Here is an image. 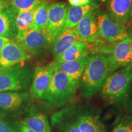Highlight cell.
Instances as JSON below:
<instances>
[{
  "label": "cell",
  "mask_w": 132,
  "mask_h": 132,
  "mask_svg": "<svg viewBox=\"0 0 132 132\" xmlns=\"http://www.w3.org/2000/svg\"><path fill=\"white\" fill-rule=\"evenodd\" d=\"M50 3H44L35 10L31 29L45 31L48 24V13Z\"/></svg>",
  "instance_id": "obj_22"
},
{
  "label": "cell",
  "mask_w": 132,
  "mask_h": 132,
  "mask_svg": "<svg viewBox=\"0 0 132 132\" xmlns=\"http://www.w3.org/2000/svg\"><path fill=\"white\" fill-rule=\"evenodd\" d=\"M97 4L95 3L82 6H69L67 7V15L64 28H72L89 12H92L96 9Z\"/></svg>",
  "instance_id": "obj_18"
},
{
  "label": "cell",
  "mask_w": 132,
  "mask_h": 132,
  "mask_svg": "<svg viewBox=\"0 0 132 132\" xmlns=\"http://www.w3.org/2000/svg\"><path fill=\"white\" fill-rule=\"evenodd\" d=\"M21 123L35 132H51L48 119L41 112H31Z\"/></svg>",
  "instance_id": "obj_19"
},
{
  "label": "cell",
  "mask_w": 132,
  "mask_h": 132,
  "mask_svg": "<svg viewBox=\"0 0 132 132\" xmlns=\"http://www.w3.org/2000/svg\"><path fill=\"white\" fill-rule=\"evenodd\" d=\"M113 132H132V116H123L118 118Z\"/></svg>",
  "instance_id": "obj_24"
},
{
  "label": "cell",
  "mask_w": 132,
  "mask_h": 132,
  "mask_svg": "<svg viewBox=\"0 0 132 132\" xmlns=\"http://www.w3.org/2000/svg\"><path fill=\"white\" fill-rule=\"evenodd\" d=\"M19 128L20 132H35L21 123L19 125Z\"/></svg>",
  "instance_id": "obj_29"
},
{
  "label": "cell",
  "mask_w": 132,
  "mask_h": 132,
  "mask_svg": "<svg viewBox=\"0 0 132 132\" xmlns=\"http://www.w3.org/2000/svg\"><path fill=\"white\" fill-rule=\"evenodd\" d=\"M132 0H106V10L112 20L125 26L130 18Z\"/></svg>",
  "instance_id": "obj_12"
},
{
  "label": "cell",
  "mask_w": 132,
  "mask_h": 132,
  "mask_svg": "<svg viewBox=\"0 0 132 132\" xmlns=\"http://www.w3.org/2000/svg\"><path fill=\"white\" fill-rule=\"evenodd\" d=\"M0 132H19L7 120L0 117Z\"/></svg>",
  "instance_id": "obj_25"
},
{
  "label": "cell",
  "mask_w": 132,
  "mask_h": 132,
  "mask_svg": "<svg viewBox=\"0 0 132 132\" xmlns=\"http://www.w3.org/2000/svg\"><path fill=\"white\" fill-rule=\"evenodd\" d=\"M31 54H38L42 53L50 44L45 31L30 29L24 34L14 39Z\"/></svg>",
  "instance_id": "obj_8"
},
{
  "label": "cell",
  "mask_w": 132,
  "mask_h": 132,
  "mask_svg": "<svg viewBox=\"0 0 132 132\" xmlns=\"http://www.w3.org/2000/svg\"><path fill=\"white\" fill-rule=\"evenodd\" d=\"M33 73L23 63L0 67V92H21L32 81Z\"/></svg>",
  "instance_id": "obj_4"
},
{
  "label": "cell",
  "mask_w": 132,
  "mask_h": 132,
  "mask_svg": "<svg viewBox=\"0 0 132 132\" xmlns=\"http://www.w3.org/2000/svg\"><path fill=\"white\" fill-rule=\"evenodd\" d=\"M80 1V6H85L90 3V0H79Z\"/></svg>",
  "instance_id": "obj_33"
},
{
  "label": "cell",
  "mask_w": 132,
  "mask_h": 132,
  "mask_svg": "<svg viewBox=\"0 0 132 132\" xmlns=\"http://www.w3.org/2000/svg\"><path fill=\"white\" fill-rule=\"evenodd\" d=\"M78 37L74 34L72 29L64 28L52 40V54L54 57L56 59L67 50L75 41Z\"/></svg>",
  "instance_id": "obj_15"
},
{
  "label": "cell",
  "mask_w": 132,
  "mask_h": 132,
  "mask_svg": "<svg viewBox=\"0 0 132 132\" xmlns=\"http://www.w3.org/2000/svg\"><path fill=\"white\" fill-rule=\"evenodd\" d=\"M125 28H129L130 29H132V9H131V15H130V18L128 20V23H127L126 25H125Z\"/></svg>",
  "instance_id": "obj_32"
},
{
  "label": "cell",
  "mask_w": 132,
  "mask_h": 132,
  "mask_svg": "<svg viewBox=\"0 0 132 132\" xmlns=\"http://www.w3.org/2000/svg\"><path fill=\"white\" fill-rule=\"evenodd\" d=\"M35 10L16 13L15 18L16 34L15 38L20 37L28 30L31 29Z\"/></svg>",
  "instance_id": "obj_21"
},
{
  "label": "cell",
  "mask_w": 132,
  "mask_h": 132,
  "mask_svg": "<svg viewBox=\"0 0 132 132\" xmlns=\"http://www.w3.org/2000/svg\"><path fill=\"white\" fill-rule=\"evenodd\" d=\"M52 0H10V6L16 12L35 10L44 3Z\"/></svg>",
  "instance_id": "obj_23"
},
{
  "label": "cell",
  "mask_w": 132,
  "mask_h": 132,
  "mask_svg": "<svg viewBox=\"0 0 132 132\" xmlns=\"http://www.w3.org/2000/svg\"><path fill=\"white\" fill-rule=\"evenodd\" d=\"M78 86V82L69 76L62 71L54 69L42 100L52 108H60L72 100Z\"/></svg>",
  "instance_id": "obj_2"
},
{
  "label": "cell",
  "mask_w": 132,
  "mask_h": 132,
  "mask_svg": "<svg viewBox=\"0 0 132 132\" xmlns=\"http://www.w3.org/2000/svg\"><path fill=\"white\" fill-rule=\"evenodd\" d=\"M102 54H106L110 72L132 64V47L128 36L114 42L110 47L100 48Z\"/></svg>",
  "instance_id": "obj_5"
},
{
  "label": "cell",
  "mask_w": 132,
  "mask_h": 132,
  "mask_svg": "<svg viewBox=\"0 0 132 132\" xmlns=\"http://www.w3.org/2000/svg\"><path fill=\"white\" fill-rule=\"evenodd\" d=\"M31 54L15 40H9L0 53V67H10L23 63L31 58Z\"/></svg>",
  "instance_id": "obj_11"
},
{
  "label": "cell",
  "mask_w": 132,
  "mask_h": 132,
  "mask_svg": "<svg viewBox=\"0 0 132 132\" xmlns=\"http://www.w3.org/2000/svg\"><path fill=\"white\" fill-rule=\"evenodd\" d=\"M93 12L87 14L77 25L70 29L81 40L93 44H100L102 42L101 37L99 34L98 27Z\"/></svg>",
  "instance_id": "obj_10"
},
{
  "label": "cell",
  "mask_w": 132,
  "mask_h": 132,
  "mask_svg": "<svg viewBox=\"0 0 132 132\" xmlns=\"http://www.w3.org/2000/svg\"><path fill=\"white\" fill-rule=\"evenodd\" d=\"M9 40H10V39H8V38L3 37V36H0V53H1V51H2L5 44H6V42Z\"/></svg>",
  "instance_id": "obj_28"
},
{
  "label": "cell",
  "mask_w": 132,
  "mask_h": 132,
  "mask_svg": "<svg viewBox=\"0 0 132 132\" xmlns=\"http://www.w3.org/2000/svg\"><path fill=\"white\" fill-rule=\"evenodd\" d=\"M77 122L81 132H105V128L97 116L85 114L79 116Z\"/></svg>",
  "instance_id": "obj_20"
},
{
  "label": "cell",
  "mask_w": 132,
  "mask_h": 132,
  "mask_svg": "<svg viewBox=\"0 0 132 132\" xmlns=\"http://www.w3.org/2000/svg\"><path fill=\"white\" fill-rule=\"evenodd\" d=\"M26 92H0V110L5 111H16L24 108L29 102Z\"/></svg>",
  "instance_id": "obj_13"
},
{
  "label": "cell",
  "mask_w": 132,
  "mask_h": 132,
  "mask_svg": "<svg viewBox=\"0 0 132 132\" xmlns=\"http://www.w3.org/2000/svg\"><path fill=\"white\" fill-rule=\"evenodd\" d=\"M89 46L86 42L77 40L61 55L55 59L54 62H62L77 60L88 56Z\"/></svg>",
  "instance_id": "obj_17"
},
{
  "label": "cell",
  "mask_w": 132,
  "mask_h": 132,
  "mask_svg": "<svg viewBox=\"0 0 132 132\" xmlns=\"http://www.w3.org/2000/svg\"><path fill=\"white\" fill-rule=\"evenodd\" d=\"M95 14L99 34L104 40L115 42L127 37V29L125 26L116 22L108 14L99 10Z\"/></svg>",
  "instance_id": "obj_6"
},
{
  "label": "cell",
  "mask_w": 132,
  "mask_h": 132,
  "mask_svg": "<svg viewBox=\"0 0 132 132\" xmlns=\"http://www.w3.org/2000/svg\"><path fill=\"white\" fill-rule=\"evenodd\" d=\"M69 4L72 6H80L79 0H68Z\"/></svg>",
  "instance_id": "obj_31"
},
{
  "label": "cell",
  "mask_w": 132,
  "mask_h": 132,
  "mask_svg": "<svg viewBox=\"0 0 132 132\" xmlns=\"http://www.w3.org/2000/svg\"><path fill=\"white\" fill-rule=\"evenodd\" d=\"M62 132H81L76 120H72L65 125Z\"/></svg>",
  "instance_id": "obj_26"
},
{
  "label": "cell",
  "mask_w": 132,
  "mask_h": 132,
  "mask_svg": "<svg viewBox=\"0 0 132 132\" xmlns=\"http://www.w3.org/2000/svg\"><path fill=\"white\" fill-rule=\"evenodd\" d=\"M132 85V64L108 76L100 95L109 103L125 101Z\"/></svg>",
  "instance_id": "obj_3"
},
{
  "label": "cell",
  "mask_w": 132,
  "mask_h": 132,
  "mask_svg": "<svg viewBox=\"0 0 132 132\" xmlns=\"http://www.w3.org/2000/svg\"><path fill=\"white\" fill-rule=\"evenodd\" d=\"M110 73L108 59L105 55L96 54L89 57L79 82L82 96L89 98L100 91Z\"/></svg>",
  "instance_id": "obj_1"
},
{
  "label": "cell",
  "mask_w": 132,
  "mask_h": 132,
  "mask_svg": "<svg viewBox=\"0 0 132 132\" xmlns=\"http://www.w3.org/2000/svg\"><path fill=\"white\" fill-rule=\"evenodd\" d=\"M128 39H129V41H130V44H131V47H132V29H130L129 31H128Z\"/></svg>",
  "instance_id": "obj_34"
},
{
  "label": "cell",
  "mask_w": 132,
  "mask_h": 132,
  "mask_svg": "<svg viewBox=\"0 0 132 132\" xmlns=\"http://www.w3.org/2000/svg\"><path fill=\"white\" fill-rule=\"evenodd\" d=\"M54 70L53 63L47 65H39L36 67L33 73L29 90L32 98L39 100L42 99L52 80Z\"/></svg>",
  "instance_id": "obj_9"
},
{
  "label": "cell",
  "mask_w": 132,
  "mask_h": 132,
  "mask_svg": "<svg viewBox=\"0 0 132 132\" xmlns=\"http://www.w3.org/2000/svg\"><path fill=\"white\" fill-rule=\"evenodd\" d=\"M9 6L10 5L8 4L6 0H0V11Z\"/></svg>",
  "instance_id": "obj_30"
},
{
  "label": "cell",
  "mask_w": 132,
  "mask_h": 132,
  "mask_svg": "<svg viewBox=\"0 0 132 132\" xmlns=\"http://www.w3.org/2000/svg\"><path fill=\"white\" fill-rule=\"evenodd\" d=\"M16 13L11 6L0 11V36L14 40L16 34Z\"/></svg>",
  "instance_id": "obj_16"
},
{
  "label": "cell",
  "mask_w": 132,
  "mask_h": 132,
  "mask_svg": "<svg viewBox=\"0 0 132 132\" xmlns=\"http://www.w3.org/2000/svg\"><path fill=\"white\" fill-rule=\"evenodd\" d=\"M125 102H126L128 110L132 113V85L131 86V87H130V89L127 96L125 98Z\"/></svg>",
  "instance_id": "obj_27"
},
{
  "label": "cell",
  "mask_w": 132,
  "mask_h": 132,
  "mask_svg": "<svg viewBox=\"0 0 132 132\" xmlns=\"http://www.w3.org/2000/svg\"><path fill=\"white\" fill-rule=\"evenodd\" d=\"M89 57H85L77 60L62 62H53L54 69L62 71L76 82H80L84 70L87 65Z\"/></svg>",
  "instance_id": "obj_14"
},
{
  "label": "cell",
  "mask_w": 132,
  "mask_h": 132,
  "mask_svg": "<svg viewBox=\"0 0 132 132\" xmlns=\"http://www.w3.org/2000/svg\"><path fill=\"white\" fill-rule=\"evenodd\" d=\"M67 6L65 3H56L50 4L48 13V24L45 32L50 44L62 29L64 28Z\"/></svg>",
  "instance_id": "obj_7"
}]
</instances>
